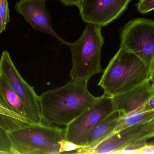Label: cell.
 <instances>
[{
  "mask_svg": "<svg viewBox=\"0 0 154 154\" xmlns=\"http://www.w3.org/2000/svg\"><path fill=\"white\" fill-rule=\"evenodd\" d=\"M90 93L88 81L71 79L39 96L42 122L67 125L98 99Z\"/></svg>",
  "mask_w": 154,
  "mask_h": 154,
  "instance_id": "1",
  "label": "cell"
},
{
  "mask_svg": "<svg viewBox=\"0 0 154 154\" xmlns=\"http://www.w3.org/2000/svg\"><path fill=\"white\" fill-rule=\"evenodd\" d=\"M98 84L112 97L150 80L145 64L133 52L120 47L111 59Z\"/></svg>",
  "mask_w": 154,
  "mask_h": 154,
  "instance_id": "2",
  "label": "cell"
},
{
  "mask_svg": "<svg viewBox=\"0 0 154 154\" xmlns=\"http://www.w3.org/2000/svg\"><path fill=\"white\" fill-rule=\"evenodd\" d=\"M12 154L64 152L65 130L51 125L30 124L10 129Z\"/></svg>",
  "mask_w": 154,
  "mask_h": 154,
  "instance_id": "3",
  "label": "cell"
},
{
  "mask_svg": "<svg viewBox=\"0 0 154 154\" xmlns=\"http://www.w3.org/2000/svg\"><path fill=\"white\" fill-rule=\"evenodd\" d=\"M102 27L88 24L82 35L69 44L72 67L69 73L71 79L87 80L94 75L102 73L101 50L104 43Z\"/></svg>",
  "mask_w": 154,
  "mask_h": 154,
  "instance_id": "4",
  "label": "cell"
},
{
  "mask_svg": "<svg viewBox=\"0 0 154 154\" xmlns=\"http://www.w3.org/2000/svg\"><path fill=\"white\" fill-rule=\"evenodd\" d=\"M120 47L133 52L143 62L151 80L154 72V21L138 18L128 22L121 31Z\"/></svg>",
  "mask_w": 154,
  "mask_h": 154,
  "instance_id": "5",
  "label": "cell"
},
{
  "mask_svg": "<svg viewBox=\"0 0 154 154\" xmlns=\"http://www.w3.org/2000/svg\"><path fill=\"white\" fill-rule=\"evenodd\" d=\"M112 97L103 94L87 110L66 126L65 140L83 148L91 132L115 111Z\"/></svg>",
  "mask_w": 154,
  "mask_h": 154,
  "instance_id": "6",
  "label": "cell"
},
{
  "mask_svg": "<svg viewBox=\"0 0 154 154\" xmlns=\"http://www.w3.org/2000/svg\"><path fill=\"white\" fill-rule=\"evenodd\" d=\"M0 74L9 83L25 108L29 120L34 124L42 123L39 96L34 88L21 77L13 62L10 53L5 50L0 58Z\"/></svg>",
  "mask_w": 154,
  "mask_h": 154,
  "instance_id": "7",
  "label": "cell"
},
{
  "mask_svg": "<svg viewBox=\"0 0 154 154\" xmlns=\"http://www.w3.org/2000/svg\"><path fill=\"white\" fill-rule=\"evenodd\" d=\"M131 0H82L79 8L82 20L103 27L117 19Z\"/></svg>",
  "mask_w": 154,
  "mask_h": 154,
  "instance_id": "8",
  "label": "cell"
},
{
  "mask_svg": "<svg viewBox=\"0 0 154 154\" xmlns=\"http://www.w3.org/2000/svg\"><path fill=\"white\" fill-rule=\"evenodd\" d=\"M147 123L133 126L110 135L90 148H80L78 154H116L130 144L141 139H148Z\"/></svg>",
  "mask_w": 154,
  "mask_h": 154,
  "instance_id": "9",
  "label": "cell"
},
{
  "mask_svg": "<svg viewBox=\"0 0 154 154\" xmlns=\"http://www.w3.org/2000/svg\"><path fill=\"white\" fill-rule=\"evenodd\" d=\"M154 94V84L151 80L124 93L112 97L115 110L120 116L137 111H148L147 105Z\"/></svg>",
  "mask_w": 154,
  "mask_h": 154,
  "instance_id": "10",
  "label": "cell"
},
{
  "mask_svg": "<svg viewBox=\"0 0 154 154\" xmlns=\"http://www.w3.org/2000/svg\"><path fill=\"white\" fill-rule=\"evenodd\" d=\"M46 1L20 0L15 4V9L34 30L50 34L60 39L52 27L51 18L46 8Z\"/></svg>",
  "mask_w": 154,
  "mask_h": 154,
  "instance_id": "11",
  "label": "cell"
},
{
  "mask_svg": "<svg viewBox=\"0 0 154 154\" xmlns=\"http://www.w3.org/2000/svg\"><path fill=\"white\" fill-rule=\"evenodd\" d=\"M120 117L119 111L115 110L99 124L89 134L85 147H94L113 134Z\"/></svg>",
  "mask_w": 154,
  "mask_h": 154,
  "instance_id": "12",
  "label": "cell"
},
{
  "mask_svg": "<svg viewBox=\"0 0 154 154\" xmlns=\"http://www.w3.org/2000/svg\"><path fill=\"white\" fill-rule=\"evenodd\" d=\"M0 102L9 110L29 120L22 102L1 74Z\"/></svg>",
  "mask_w": 154,
  "mask_h": 154,
  "instance_id": "13",
  "label": "cell"
},
{
  "mask_svg": "<svg viewBox=\"0 0 154 154\" xmlns=\"http://www.w3.org/2000/svg\"><path fill=\"white\" fill-rule=\"evenodd\" d=\"M153 119L154 110L132 112L120 117L113 134L130 127L147 123Z\"/></svg>",
  "mask_w": 154,
  "mask_h": 154,
  "instance_id": "14",
  "label": "cell"
},
{
  "mask_svg": "<svg viewBox=\"0 0 154 154\" xmlns=\"http://www.w3.org/2000/svg\"><path fill=\"white\" fill-rule=\"evenodd\" d=\"M0 117L2 119L9 121L19 127L23 126L32 123L29 119L21 116L20 115L6 108L0 102Z\"/></svg>",
  "mask_w": 154,
  "mask_h": 154,
  "instance_id": "15",
  "label": "cell"
},
{
  "mask_svg": "<svg viewBox=\"0 0 154 154\" xmlns=\"http://www.w3.org/2000/svg\"><path fill=\"white\" fill-rule=\"evenodd\" d=\"M0 120V154H12V143L7 126Z\"/></svg>",
  "mask_w": 154,
  "mask_h": 154,
  "instance_id": "16",
  "label": "cell"
},
{
  "mask_svg": "<svg viewBox=\"0 0 154 154\" xmlns=\"http://www.w3.org/2000/svg\"><path fill=\"white\" fill-rule=\"evenodd\" d=\"M10 22V12L7 0H0V33L4 31Z\"/></svg>",
  "mask_w": 154,
  "mask_h": 154,
  "instance_id": "17",
  "label": "cell"
},
{
  "mask_svg": "<svg viewBox=\"0 0 154 154\" xmlns=\"http://www.w3.org/2000/svg\"><path fill=\"white\" fill-rule=\"evenodd\" d=\"M147 139H143L137 140L128 145L127 146L116 154H135L137 151L141 148H143L147 143Z\"/></svg>",
  "mask_w": 154,
  "mask_h": 154,
  "instance_id": "18",
  "label": "cell"
},
{
  "mask_svg": "<svg viewBox=\"0 0 154 154\" xmlns=\"http://www.w3.org/2000/svg\"><path fill=\"white\" fill-rule=\"evenodd\" d=\"M135 6L140 13H147L154 10V0H139Z\"/></svg>",
  "mask_w": 154,
  "mask_h": 154,
  "instance_id": "19",
  "label": "cell"
},
{
  "mask_svg": "<svg viewBox=\"0 0 154 154\" xmlns=\"http://www.w3.org/2000/svg\"><path fill=\"white\" fill-rule=\"evenodd\" d=\"M154 154V143H146L143 148L137 151L136 154Z\"/></svg>",
  "mask_w": 154,
  "mask_h": 154,
  "instance_id": "20",
  "label": "cell"
},
{
  "mask_svg": "<svg viewBox=\"0 0 154 154\" xmlns=\"http://www.w3.org/2000/svg\"><path fill=\"white\" fill-rule=\"evenodd\" d=\"M66 6L75 5L79 7L82 0H59Z\"/></svg>",
  "mask_w": 154,
  "mask_h": 154,
  "instance_id": "21",
  "label": "cell"
},
{
  "mask_svg": "<svg viewBox=\"0 0 154 154\" xmlns=\"http://www.w3.org/2000/svg\"><path fill=\"white\" fill-rule=\"evenodd\" d=\"M148 139L154 137V119L148 122Z\"/></svg>",
  "mask_w": 154,
  "mask_h": 154,
  "instance_id": "22",
  "label": "cell"
},
{
  "mask_svg": "<svg viewBox=\"0 0 154 154\" xmlns=\"http://www.w3.org/2000/svg\"><path fill=\"white\" fill-rule=\"evenodd\" d=\"M147 108L148 110H154V94L147 103Z\"/></svg>",
  "mask_w": 154,
  "mask_h": 154,
  "instance_id": "23",
  "label": "cell"
},
{
  "mask_svg": "<svg viewBox=\"0 0 154 154\" xmlns=\"http://www.w3.org/2000/svg\"><path fill=\"white\" fill-rule=\"evenodd\" d=\"M151 81L154 84V72L151 79Z\"/></svg>",
  "mask_w": 154,
  "mask_h": 154,
  "instance_id": "24",
  "label": "cell"
}]
</instances>
